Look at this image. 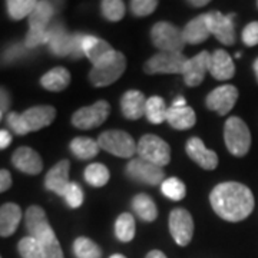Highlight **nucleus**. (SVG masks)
Listing matches in <instances>:
<instances>
[{
	"mask_svg": "<svg viewBox=\"0 0 258 258\" xmlns=\"http://www.w3.org/2000/svg\"><path fill=\"white\" fill-rule=\"evenodd\" d=\"M83 50H85V55L88 56V59L93 63V66L108 62L118 52L106 40L89 36V35H86L83 39Z\"/></svg>",
	"mask_w": 258,
	"mask_h": 258,
	"instance_id": "obj_14",
	"label": "nucleus"
},
{
	"mask_svg": "<svg viewBox=\"0 0 258 258\" xmlns=\"http://www.w3.org/2000/svg\"><path fill=\"white\" fill-rule=\"evenodd\" d=\"M20 220H22V211L19 205L13 203L3 204L0 208V235L10 237L18 230Z\"/></svg>",
	"mask_w": 258,
	"mask_h": 258,
	"instance_id": "obj_22",
	"label": "nucleus"
},
{
	"mask_svg": "<svg viewBox=\"0 0 258 258\" xmlns=\"http://www.w3.org/2000/svg\"><path fill=\"white\" fill-rule=\"evenodd\" d=\"M168 115V108H166L165 101L161 96H151L147 101V109H145V116L151 123H162L166 120Z\"/></svg>",
	"mask_w": 258,
	"mask_h": 258,
	"instance_id": "obj_30",
	"label": "nucleus"
},
{
	"mask_svg": "<svg viewBox=\"0 0 258 258\" xmlns=\"http://www.w3.org/2000/svg\"><path fill=\"white\" fill-rule=\"evenodd\" d=\"M69 169H71V164L68 159L57 162L45 176V186L49 191H53L57 195L64 197V192L71 184Z\"/></svg>",
	"mask_w": 258,
	"mask_h": 258,
	"instance_id": "obj_17",
	"label": "nucleus"
},
{
	"mask_svg": "<svg viewBox=\"0 0 258 258\" xmlns=\"http://www.w3.org/2000/svg\"><path fill=\"white\" fill-rule=\"evenodd\" d=\"M162 194L172 201H181L186 194V188L181 179L172 176L162 182Z\"/></svg>",
	"mask_w": 258,
	"mask_h": 258,
	"instance_id": "obj_36",
	"label": "nucleus"
},
{
	"mask_svg": "<svg viewBox=\"0 0 258 258\" xmlns=\"http://www.w3.org/2000/svg\"><path fill=\"white\" fill-rule=\"evenodd\" d=\"M210 74L217 81H228L235 75V64L234 60L225 50H215L211 55V66Z\"/></svg>",
	"mask_w": 258,
	"mask_h": 258,
	"instance_id": "obj_20",
	"label": "nucleus"
},
{
	"mask_svg": "<svg viewBox=\"0 0 258 258\" xmlns=\"http://www.w3.org/2000/svg\"><path fill=\"white\" fill-rule=\"evenodd\" d=\"M99 147L115 157L132 158L135 155L138 144H135L134 138L125 131H105L98 138Z\"/></svg>",
	"mask_w": 258,
	"mask_h": 258,
	"instance_id": "obj_4",
	"label": "nucleus"
},
{
	"mask_svg": "<svg viewBox=\"0 0 258 258\" xmlns=\"http://www.w3.org/2000/svg\"><path fill=\"white\" fill-rule=\"evenodd\" d=\"M109 169L103 164H91L85 169V179L92 186H103L109 181Z\"/></svg>",
	"mask_w": 258,
	"mask_h": 258,
	"instance_id": "obj_33",
	"label": "nucleus"
},
{
	"mask_svg": "<svg viewBox=\"0 0 258 258\" xmlns=\"http://www.w3.org/2000/svg\"><path fill=\"white\" fill-rule=\"evenodd\" d=\"M210 201L217 215L230 222L245 220L255 205L248 186L234 181L217 185L210 194Z\"/></svg>",
	"mask_w": 258,
	"mask_h": 258,
	"instance_id": "obj_1",
	"label": "nucleus"
},
{
	"mask_svg": "<svg viewBox=\"0 0 258 258\" xmlns=\"http://www.w3.org/2000/svg\"><path fill=\"white\" fill-rule=\"evenodd\" d=\"M210 66H211V53L208 50H203L201 53L188 59L182 72L185 83L191 88L198 86L204 81L205 74L210 72Z\"/></svg>",
	"mask_w": 258,
	"mask_h": 258,
	"instance_id": "obj_13",
	"label": "nucleus"
},
{
	"mask_svg": "<svg viewBox=\"0 0 258 258\" xmlns=\"http://www.w3.org/2000/svg\"><path fill=\"white\" fill-rule=\"evenodd\" d=\"M99 144L98 141H93L86 137H78L71 142V151L74 152V155L79 159H91L96 157L99 152Z\"/></svg>",
	"mask_w": 258,
	"mask_h": 258,
	"instance_id": "obj_27",
	"label": "nucleus"
},
{
	"mask_svg": "<svg viewBox=\"0 0 258 258\" xmlns=\"http://www.w3.org/2000/svg\"><path fill=\"white\" fill-rule=\"evenodd\" d=\"M49 40H50V29L29 26L26 39H25V45L32 49V47H36L42 43H49Z\"/></svg>",
	"mask_w": 258,
	"mask_h": 258,
	"instance_id": "obj_39",
	"label": "nucleus"
},
{
	"mask_svg": "<svg viewBox=\"0 0 258 258\" xmlns=\"http://www.w3.org/2000/svg\"><path fill=\"white\" fill-rule=\"evenodd\" d=\"M8 125L9 128L16 134V135H26L29 132L28 126H26V122L23 119L22 113L18 112H10L8 115Z\"/></svg>",
	"mask_w": 258,
	"mask_h": 258,
	"instance_id": "obj_42",
	"label": "nucleus"
},
{
	"mask_svg": "<svg viewBox=\"0 0 258 258\" xmlns=\"http://www.w3.org/2000/svg\"><path fill=\"white\" fill-rule=\"evenodd\" d=\"M126 174L132 179L148 185L162 184L165 181V174L161 166L151 164L142 158H134L126 165Z\"/></svg>",
	"mask_w": 258,
	"mask_h": 258,
	"instance_id": "obj_9",
	"label": "nucleus"
},
{
	"mask_svg": "<svg viewBox=\"0 0 258 258\" xmlns=\"http://www.w3.org/2000/svg\"><path fill=\"white\" fill-rule=\"evenodd\" d=\"M74 254L78 258H101L102 251L92 240L79 237L74 242Z\"/></svg>",
	"mask_w": 258,
	"mask_h": 258,
	"instance_id": "obj_34",
	"label": "nucleus"
},
{
	"mask_svg": "<svg viewBox=\"0 0 258 258\" xmlns=\"http://www.w3.org/2000/svg\"><path fill=\"white\" fill-rule=\"evenodd\" d=\"M37 2L33 0H9L8 5V12L9 16L13 20H22L32 15Z\"/></svg>",
	"mask_w": 258,
	"mask_h": 258,
	"instance_id": "obj_35",
	"label": "nucleus"
},
{
	"mask_svg": "<svg viewBox=\"0 0 258 258\" xmlns=\"http://www.w3.org/2000/svg\"><path fill=\"white\" fill-rule=\"evenodd\" d=\"M109 258H126V257H125V255H122V254H113V255Z\"/></svg>",
	"mask_w": 258,
	"mask_h": 258,
	"instance_id": "obj_52",
	"label": "nucleus"
},
{
	"mask_svg": "<svg viewBox=\"0 0 258 258\" xmlns=\"http://www.w3.org/2000/svg\"><path fill=\"white\" fill-rule=\"evenodd\" d=\"M64 200L71 208H78L83 203V191L82 188L76 182H71L66 192H64Z\"/></svg>",
	"mask_w": 258,
	"mask_h": 258,
	"instance_id": "obj_41",
	"label": "nucleus"
},
{
	"mask_svg": "<svg viewBox=\"0 0 258 258\" xmlns=\"http://www.w3.org/2000/svg\"><path fill=\"white\" fill-rule=\"evenodd\" d=\"M158 6V2L155 0H134L131 2V10L135 16L138 18H145L155 12Z\"/></svg>",
	"mask_w": 258,
	"mask_h": 258,
	"instance_id": "obj_40",
	"label": "nucleus"
},
{
	"mask_svg": "<svg viewBox=\"0 0 258 258\" xmlns=\"http://www.w3.org/2000/svg\"><path fill=\"white\" fill-rule=\"evenodd\" d=\"M154 46L161 52H179L182 53L185 43L182 30L168 22H158L151 30Z\"/></svg>",
	"mask_w": 258,
	"mask_h": 258,
	"instance_id": "obj_3",
	"label": "nucleus"
},
{
	"mask_svg": "<svg viewBox=\"0 0 258 258\" xmlns=\"http://www.w3.org/2000/svg\"><path fill=\"white\" fill-rule=\"evenodd\" d=\"M188 59L179 52H159L154 55L144 66L147 75L181 74L184 72Z\"/></svg>",
	"mask_w": 258,
	"mask_h": 258,
	"instance_id": "obj_7",
	"label": "nucleus"
},
{
	"mask_svg": "<svg viewBox=\"0 0 258 258\" xmlns=\"http://www.w3.org/2000/svg\"><path fill=\"white\" fill-rule=\"evenodd\" d=\"M208 28L211 35L217 37L221 43L231 46L235 43V26H234V15H222L220 12L205 13Z\"/></svg>",
	"mask_w": 258,
	"mask_h": 258,
	"instance_id": "obj_11",
	"label": "nucleus"
},
{
	"mask_svg": "<svg viewBox=\"0 0 258 258\" xmlns=\"http://www.w3.org/2000/svg\"><path fill=\"white\" fill-rule=\"evenodd\" d=\"M224 139L227 149L234 157L247 155L251 148V132L244 120L238 116H231L224 126Z\"/></svg>",
	"mask_w": 258,
	"mask_h": 258,
	"instance_id": "obj_2",
	"label": "nucleus"
},
{
	"mask_svg": "<svg viewBox=\"0 0 258 258\" xmlns=\"http://www.w3.org/2000/svg\"><path fill=\"white\" fill-rule=\"evenodd\" d=\"M42 247L45 258H63V252L60 248L59 240L56 238L53 228H49L36 238Z\"/></svg>",
	"mask_w": 258,
	"mask_h": 258,
	"instance_id": "obj_29",
	"label": "nucleus"
},
{
	"mask_svg": "<svg viewBox=\"0 0 258 258\" xmlns=\"http://www.w3.org/2000/svg\"><path fill=\"white\" fill-rule=\"evenodd\" d=\"M242 40L247 46L258 45V22H251L242 30Z\"/></svg>",
	"mask_w": 258,
	"mask_h": 258,
	"instance_id": "obj_43",
	"label": "nucleus"
},
{
	"mask_svg": "<svg viewBox=\"0 0 258 258\" xmlns=\"http://www.w3.org/2000/svg\"><path fill=\"white\" fill-rule=\"evenodd\" d=\"M12 162L19 171L29 174V175L40 174V171L43 168V162H42L40 155L37 154L36 151H33L32 148L28 147L18 148L15 151V154H13Z\"/></svg>",
	"mask_w": 258,
	"mask_h": 258,
	"instance_id": "obj_16",
	"label": "nucleus"
},
{
	"mask_svg": "<svg viewBox=\"0 0 258 258\" xmlns=\"http://www.w3.org/2000/svg\"><path fill=\"white\" fill-rule=\"evenodd\" d=\"M137 152L139 158L161 168L168 165L171 161V148L164 139H161L157 135H151V134L144 135L139 139Z\"/></svg>",
	"mask_w": 258,
	"mask_h": 258,
	"instance_id": "obj_6",
	"label": "nucleus"
},
{
	"mask_svg": "<svg viewBox=\"0 0 258 258\" xmlns=\"http://www.w3.org/2000/svg\"><path fill=\"white\" fill-rule=\"evenodd\" d=\"M83 39L85 35L82 33H75L72 36V50H71V56L79 59L81 56L85 55V50H83Z\"/></svg>",
	"mask_w": 258,
	"mask_h": 258,
	"instance_id": "obj_44",
	"label": "nucleus"
},
{
	"mask_svg": "<svg viewBox=\"0 0 258 258\" xmlns=\"http://www.w3.org/2000/svg\"><path fill=\"white\" fill-rule=\"evenodd\" d=\"M71 83V74L66 68L57 66L53 68L52 71H49L40 78V85L52 92H60L68 88V85Z\"/></svg>",
	"mask_w": 258,
	"mask_h": 258,
	"instance_id": "obj_25",
	"label": "nucleus"
},
{
	"mask_svg": "<svg viewBox=\"0 0 258 258\" xmlns=\"http://www.w3.org/2000/svg\"><path fill=\"white\" fill-rule=\"evenodd\" d=\"M182 35H184L185 43H189V45H200L205 42L211 35L207 16L205 15L197 16L189 23H186V26L182 29Z\"/></svg>",
	"mask_w": 258,
	"mask_h": 258,
	"instance_id": "obj_21",
	"label": "nucleus"
},
{
	"mask_svg": "<svg viewBox=\"0 0 258 258\" xmlns=\"http://www.w3.org/2000/svg\"><path fill=\"white\" fill-rule=\"evenodd\" d=\"M10 142H12V135L6 129H2L0 131V148L6 149L10 145Z\"/></svg>",
	"mask_w": 258,
	"mask_h": 258,
	"instance_id": "obj_46",
	"label": "nucleus"
},
{
	"mask_svg": "<svg viewBox=\"0 0 258 258\" xmlns=\"http://www.w3.org/2000/svg\"><path fill=\"white\" fill-rule=\"evenodd\" d=\"M166 122L178 131L192 128L197 122V115L191 106H171L168 108Z\"/></svg>",
	"mask_w": 258,
	"mask_h": 258,
	"instance_id": "obj_23",
	"label": "nucleus"
},
{
	"mask_svg": "<svg viewBox=\"0 0 258 258\" xmlns=\"http://www.w3.org/2000/svg\"><path fill=\"white\" fill-rule=\"evenodd\" d=\"M18 249L22 258H45L39 241L33 237H30V235L20 240Z\"/></svg>",
	"mask_w": 258,
	"mask_h": 258,
	"instance_id": "obj_38",
	"label": "nucleus"
},
{
	"mask_svg": "<svg viewBox=\"0 0 258 258\" xmlns=\"http://www.w3.org/2000/svg\"><path fill=\"white\" fill-rule=\"evenodd\" d=\"M172 106H186V102L182 96H179V98H176L174 103H172Z\"/></svg>",
	"mask_w": 258,
	"mask_h": 258,
	"instance_id": "obj_50",
	"label": "nucleus"
},
{
	"mask_svg": "<svg viewBox=\"0 0 258 258\" xmlns=\"http://www.w3.org/2000/svg\"><path fill=\"white\" fill-rule=\"evenodd\" d=\"M147 98L144 96V93L131 89L128 92L123 93L122 99H120V109L125 118L131 120H137L142 118L145 115L147 109Z\"/></svg>",
	"mask_w": 258,
	"mask_h": 258,
	"instance_id": "obj_19",
	"label": "nucleus"
},
{
	"mask_svg": "<svg viewBox=\"0 0 258 258\" xmlns=\"http://www.w3.org/2000/svg\"><path fill=\"white\" fill-rule=\"evenodd\" d=\"M169 231L179 247H186L194 235L192 215L184 208H176L169 215Z\"/></svg>",
	"mask_w": 258,
	"mask_h": 258,
	"instance_id": "obj_10",
	"label": "nucleus"
},
{
	"mask_svg": "<svg viewBox=\"0 0 258 258\" xmlns=\"http://www.w3.org/2000/svg\"><path fill=\"white\" fill-rule=\"evenodd\" d=\"M254 72H255V78H257L258 81V57L255 59V62H254Z\"/></svg>",
	"mask_w": 258,
	"mask_h": 258,
	"instance_id": "obj_51",
	"label": "nucleus"
},
{
	"mask_svg": "<svg viewBox=\"0 0 258 258\" xmlns=\"http://www.w3.org/2000/svg\"><path fill=\"white\" fill-rule=\"evenodd\" d=\"M145 258H166V255L159 249H152V251L148 252V255Z\"/></svg>",
	"mask_w": 258,
	"mask_h": 258,
	"instance_id": "obj_48",
	"label": "nucleus"
},
{
	"mask_svg": "<svg viewBox=\"0 0 258 258\" xmlns=\"http://www.w3.org/2000/svg\"><path fill=\"white\" fill-rule=\"evenodd\" d=\"M12 186V175L8 169H2L0 171V191L5 192Z\"/></svg>",
	"mask_w": 258,
	"mask_h": 258,
	"instance_id": "obj_45",
	"label": "nucleus"
},
{
	"mask_svg": "<svg viewBox=\"0 0 258 258\" xmlns=\"http://www.w3.org/2000/svg\"><path fill=\"white\" fill-rule=\"evenodd\" d=\"M53 15V8L49 2H37L32 15L29 16V26L47 29V23Z\"/></svg>",
	"mask_w": 258,
	"mask_h": 258,
	"instance_id": "obj_31",
	"label": "nucleus"
},
{
	"mask_svg": "<svg viewBox=\"0 0 258 258\" xmlns=\"http://www.w3.org/2000/svg\"><path fill=\"white\" fill-rule=\"evenodd\" d=\"M132 207H134V211L137 212V215H138L142 221L152 222L157 220V205L152 201L151 197H148L147 194H138V195H135L134 200H132Z\"/></svg>",
	"mask_w": 258,
	"mask_h": 258,
	"instance_id": "obj_26",
	"label": "nucleus"
},
{
	"mask_svg": "<svg viewBox=\"0 0 258 258\" xmlns=\"http://www.w3.org/2000/svg\"><path fill=\"white\" fill-rule=\"evenodd\" d=\"M49 46L52 52L57 56L71 55L72 50V36H69L62 28H55L50 30Z\"/></svg>",
	"mask_w": 258,
	"mask_h": 258,
	"instance_id": "obj_28",
	"label": "nucleus"
},
{
	"mask_svg": "<svg viewBox=\"0 0 258 258\" xmlns=\"http://www.w3.org/2000/svg\"><path fill=\"white\" fill-rule=\"evenodd\" d=\"M111 112L106 101H98L92 106H85L72 115V125L79 129H93L101 126Z\"/></svg>",
	"mask_w": 258,
	"mask_h": 258,
	"instance_id": "obj_8",
	"label": "nucleus"
},
{
	"mask_svg": "<svg viewBox=\"0 0 258 258\" xmlns=\"http://www.w3.org/2000/svg\"><path fill=\"white\" fill-rule=\"evenodd\" d=\"M8 108H9V93L6 92L5 89H2V108H0V109H2V111H0L2 112V113H0L2 118L5 116V112H6Z\"/></svg>",
	"mask_w": 258,
	"mask_h": 258,
	"instance_id": "obj_47",
	"label": "nucleus"
},
{
	"mask_svg": "<svg viewBox=\"0 0 258 258\" xmlns=\"http://www.w3.org/2000/svg\"><path fill=\"white\" fill-rule=\"evenodd\" d=\"M125 69H126V59L120 52H116V55L108 62L92 66L89 72V81L96 88H105L116 82L125 72Z\"/></svg>",
	"mask_w": 258,
	"mask_h": 258,
	"instance_id": "obj_5",
	"label": "nucleus"
},
{
	"mask_svg": "<svg viewBox=\"0 0 258 258\" xmlns=\"http://www.w3.org/2000/svg\"><path fill=\"white\" fill-rule=\"evenodd\" d=\"M191 6H195V8H201V6H207L210 2L208 0H200V2H194V0H191V2H188Z\"/></svg>",
	"mask_w": 258,
	"mask_h": 258,
	"instance_id": "obj_49",
	"label": "nucleus"
},
{
	"mask_svg": "<svg viewBox=\"0 0 258 258\" xmlns=\"http://www.w3.org/2000/svg\"><path fill=\"white\" fill-rule=\"evenodd\" d=\"M238 99V89L234 85L218 86L207 96V108L218 115H227L234 108Z\"/></svg>",
	"mask_w": 258,
	"mask_h": 258,
	"instance_id": "obj_12",
	"label": "nucleus"
},
{
	"mask_svg": "<svg viewBox=\"0 0 258 258\" xmlns=\"http://www.w3.org/2000/svg\"><path fill=\"white\" fill-rule=\"evenodd\" d=\"M25 218H26V228H28L29 235L33 237V238H37L40 234H43L45 231L52 228L49 221H47L45 211L37 205L29 207Z\"/></svg>",
	"mask_w": 258,
	"mask_h": 258,
	"instance_id": "obj_24",
	"label": "nucleus"
},
{
	"mask_svg": "<svg viewBox=\"0 0 258 258\" xmlns=\"http://www.w3.org/2000/svg\"><path fill=\"white\" fill-rule=\"evenodd\" d=\"M22 116L26 122L29 132H35V131L45 128L53 122L56 116V109L53 106H47V105L33 106V108H29L23 112Z\"/></svg>",
	"mask_w": 258,
	"mask_h": 258,
	"instance_id": "obj_18",
	"label": "nucleus"
},
{
	"mask_svg": "<svg viewBox=\"0 0 258 258\" xmlns=\"http://www.w3.org/2000/svg\"><path fill=\"white\" fill-rule=\"evenodd\" d=\"M185 151H186L188 157L191 158L194 162H197L201 168H204V169L212 171L218 165V155L214 151L207 149L203 141L200 138H197V137L188 139Z\"/></svg>",
	"mask_w": 258,
	"mask_h": 258,
	"instance_id": "obj_15",
	"label": "nucleus"
},
{
	"mask_svg": "<svg viewBox=\"0 0 258 258\" xmlns=\"http://www.w3.org/2000/svg\"><path fill=\"white\" fill-rule=\"evenodd\" d=\"M101 10L103 18L111 22H118L125 16V3L122 0H103Z\"/></svg>",
	"mask_w": 258,
	"mask_h": 258,
	"instance_id": "obj_37",
	"label": "nucleus"
},
{
	"mask_svg": "<svg viewBox=\"0 0 258 258\" xmlns=\"http://www.w3.org/2000/svg\"><path fill=\"white\" fill-rule=\"evenodd\" d=\"M115 234L118 237V240L122 242H129L134 240L135 237V220L132 217V214L123 212L120 214L115 224Z\"/></svg>",
	"mask_w": 258,
	"mask_h": 258,
	"instance_id": "obj_32",
	"label": "nucleus"
}]
</instances>
